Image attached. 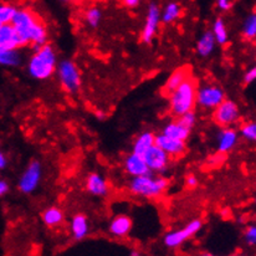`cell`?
<instances>
[{"mask_svg": "<svg viewBox=\"0 0 256 256\" xmlns=\"http://www.w3.org/2000/svg\"><path fill=\"white\" fill-rule=\"evenodd\" d=\"M10 24L16 32L20 46L32 45V48H36L48 42V29L42 19L32 10L26 8L16 9Z\"/></svg>", "mask_w": 256, "mask_h": 256, "instance_id": "cell-1", "label": "cell"}, {"mask_svg": "<svg viewBox=\"0 0 256 256\" xmlns=\"http://www.w3.org/2000/svg\"><path fill=\"white\" fill-rule=\"evenodd\" d=\"M35 52L28 62V72L39 81L48 80L55 74L58 66V55L50 44L34 48Z\"/></svg>", "mask_w": 256, "mask_h": 256, "instance_id": "cell-2", "label": "cell"}, {"mask_svg": "<svg viewBox=\"0 0 256 256\" xmlns=\"http://www.w3.org/2000/svg\"><path fill=\"white\" fill-rule=\"evenodd\" d=\"M170 182L167 178L148 173L144 176H132L128 182V190L130 194L144 199H158L167 192Z\"/></svg>", "mask_w": 256, "mask_h": 256, "instance_id": "cell-3", "label": "cell"}, {"mask_svg": "<svg viewBox=\"0 0 256 256\" xmlns=\"http://www.w3.org/2000/svg\"><path fill=\"white\" fill-rule=\"evenodd\" d=\"M196 81L189 76L180 86L170 94V111L173 116L179 117L189 111H194L196 96Z\"/></svg>", "mask_w": 256, "mask_h": 256, "instance_id": "cell-4", "label": "cell"}, {"mask_svg": "<svg viewBox=\"0 0 256 256\" xmlns=\"http://www.w3.org/2000/svg\"><path fill=\"white\" fill-rule=\"evenodd\" d=\"M56 75L58 82L64 91L70 94H75L81 88V74L76 64L72 60H62L58 62L56 66Z\"/></svg>", "mask_w": 256, "mask_h": 256, "instance_id": "cell-5", "label": "cell"}, {"mask_svg": "<svg viewBox=\"0 0 256 256\" xmlns=\"http://www.w3.org/2000/svg\"><path fill=\"white\" fill-rule=\"evenodd\" d=\"M225 100V92L220 86L212 82L196 86V104L203 110H214Z\"/></svg>", "mask_w": 256, "mask_h": 256, "instance_id": "cell-6", "label": "cell"}, {"mask_svg": "<svg viewBox=\"0 0 256 256\" xmlns=\"http://www.w3.org/2000/svg\"><path fill=\"white\" fill-rule=\"evenodd\" d=\"M202 228H203L202 220L194 219L192 220L190 222H188L186 226L182 228V229L173 230V232H167V234L164 235L163 242H164V245L168 249H176V248L182 246L186 240L193 238L199 230H202Z\"/></svg>", "mask_w": 256, "mask_h": 256, "instance_id": "cell-7", "label": "cell"}, {"mask_svg": "<svg viewBox=\"0 0 256 256\" xmlns=\"http://www.w3.org/2000/svg\"><path fill=\"white\" fill-rule=\"evenodd\" d=\"M213 118L215 124L220 127H232L240 121V110L239 106L232 100H226L218 104L213 110Z\"/></svg>", "mask_w": 256, "mask_h": 256, "instance_id": "cell-8", "label": "cell"}, {"mask_svg": "<svg viewBox=\"0 0 256 256\" xmlns=\"http://www.w3.org/2000/svg\"><path fill=\"white\" fill-rule=\"evenodd\" d=\"M42 163L39 160H32L26 168H25L24 173L22 174L18 183V188L22 193L24 194H32L39 186L40 180H42Z\"/></svg>", "mask_w": 256, "mask_h": 256, "instance_id": "cell-9", "label": "cell"}, {"mask_svg": "<svg viewBox=\"0 0 256 256\" xmlns=\"http://www.w3.org/2000/svg\"><path fill=\"white\" fill-rule=\"evenodd\" d=\"M160 25V8L157 2H150L148 5L146 22L140 32V42L144 44H150L157 35Z\"/></svg>", "mask_w": 256, "mask_h": 256, "instance_id": "cell-10", "label": "cell"}, {"mask_svg": "<svg viewBox=\"0 0 256 256\" xmlns=\"http://www.w3.org/2000/svg\"><path fill=\"white\" fill-rule=\"evenodd\" d=\"M146 163L152 173H164L170 167V157L158 146L153 144L150 150H146L143 154Z\"/></svg>", "mask_w": 256, "mask_h": 256, "instance_id": "cell-11", "label": "cell"}, {"mask_svg": "<svg viewBox=\"0 0 256 256\" xmlns=\"http://www.w3.org/2000/svg\"><path fill=\"white\" fill-rule=\"evenodd\" d=\"M154 144L162 148L170 157H179L186 152V142L184 140H174V138L168 137L163 133L156 134Z\"/></svg>", "mask_w": 256, "mask_h": 256, "instance_id": "cell-12", "label": "cell"}, {"mask_svg": "<svg viewBox=\"0 0 256 256\" xmlns=\"http://www.w3.org/2000/svg\"><path fill=\"white\" fill-rule=\"evenodd\" d=\"M239 142V133L234 127H222L218 134L216 148L219 153H228L235 148Z\"/></svg>", "mask_w": 256, "mask_h": 256, "instance_id": "cell-13", "label": "cell"}, {"mask_svg": "<svg viewBox=\"0 0 256 256\" xmlns=\"http://www.w3.org/2000/svg\"><path fill=\"white\" fill-rule=\"evenodd\" d=\"M124 168L126 173L130 176H144V174L150 173V168H148L147 163H146L143 156L137 154V153L132 152L124 158Z\"/></svg>", "mask_w": 256, "mask_h": 256, "instance_id": "cell-14", "label": "cell"}, {"mask_svg": "<svg viewBox=\"0 0 256 256\" xmlns=\"http://www.w3.org/2000/svg\"><path fill=\"white\" fill-rule=\"evenodd\" d=\"M86 190L91 196L104 198L108 194L110 186L104 176L98 173H91L86 178Z\"/></svg>", "mask_w": 256, "mask_h": 256, "instance_id": "cell-15", "label": "cell"}, {"mask_svg": "<svg viewBox=\"0 0 256 256\" xmlns=\"http://www.w3.org/2000/svg\"><path fill=\"white\" fill-rule=\"evenodd\" d=\"M132 219H130V216H127V215L121 214L117 215V216H114V219L111 220L108 226V232L112 236L121 239V238L127 236V235L130 234V230H132Z\"/></svg>", "mask_w": 256, "mask_h": 256, "instance_id": "cell-16", "label": "cell"}, {"mask_svg": "<svg viewBox=\"0 0 256 256\" xmlns=\"http://www.w3.org/2000/svg\"><path fill=\"white\" fill-rule=\"evenodd\" d=\"M20 46L19 38L12 24H2L0 26V50H16Z\"/></svg>", "mask_w": 256, "mask_h": 256, "instance_id": "cell-17", "label": "cell"}, {"mask_svg": "<svg viewBox=\"0 0 256 256\" xmlns=\"http://www.w3.org/2000/svg\"><path fill=\"white\" fill-rule=\"evenodd\" d=\"M190 75V68H186V66H182V68H176V70L170 74V78H168L167 82H166L164 94L170 96L172 92H173L174 90L178 88V87L180 86Z\"/></svg>", "mask_w": 256, "mask_h": 256, "instance_id": "cell-18", "label": "cell"}, {"mask_svg": "<svg viewBox=\"0 0 256 256\" xmlns=\"http://www.w3.org/2000/svg\"><path fill=\"white\" fill-rule=\"evenodd\" d=\"M70 232L75 240L85 239L90 232V224L86 215L84 214L74 215L70 222Z\"/></svg>", "mask_w": 256, "mask_h": 256, "instance_id": "cell-19", "label": "cell"}, {"mask_svg": "<svg viewBox=\"0 0 256 256\" xmlns=\"http://www.w3.org/2000/svg\"><path fill=\"white\" fill-rule=\"evenodd\" d=\"M190 132L192 130H189L188 127L184 126L178 118L174 120V121L168 122V124L162 128L163 134L168 136V137L170 138H174V140H184V142L189 138Z\"/></svg>", "mask_w": 256, "mask_h": 256, "instance_id": "cell-20", "label": "cell"}, {"mask_svg": "<svg viewBox=\"0 0 256 256\" xmlns=\"http://www.w3.org/2000/svg\"><path fill=\"white\" fill-rule=\"evenodd\" d=\"M215 46H216V42H215L213 32L212 30H208L199 38L198 42H196V52L202 58H209L214 52Z\"/></svg>", "mask_w": 256, "mask_h": 256, "instance_id": "cell-21", "label": "cell"}, {"mask_svg": "<svg viewBox=\"0 0 256 256\" xmlns=\"http://www.w3.org/2000/svg\"><path fill=\"white\" fill-rule=\"evenodd\" d=\"M156 134L150 130H146V132H142L133 142L132 152L137 153V154L143 156L146 153V150H150L153 144H154Z\"/></svg>", "mask_w": 256, "mask_h": 256, "instance_id": "cell-22", "label": "cell"}, {"mask_svg": "<svg viewBox=\"0 0 256 256\" xmlns=\"http://www.w3.org/2000/svg\"><path fill=\"white\" fill-rule=\"evenodd\" d=\"M42 222L48 228H56L61 225L65 220V215L64 212L58 206H50V208L45 209L42 214Z\"/></svg>", "mask_w": 256, "mask_h": 256, "instance_id": "cell-23", "label": "cell"}, {"mask_svg": "<svg viewBox=\"0 0 256 256\" xmlns=\"http://www.w3.org/2000/svg\"><path fill=\"white\" fill-rule=\"evenodd\" d=\"M182 15V6L179 2H170L163 10L160 9V22L164 24H172L176 20H178Z\"/></svg>", "mask_w": 256, "mask_h": 256, "instance_id": "cell-24", "label": "cell"}, {"mask_svg": "<svg viewBox=\"0 0 256 256\" xmlns=\"http://www.w3.org/2000/svg\"><path fill=\"white\" fill-rule=\"evenodd\" d=\"M22 56L16 50H0V66L18 68L22 65Z\"/></svg>", "mask_w": 256, "mask_h": 256, "instance_id": "cell-25", "label": "cell"}, {"mask_svg": "<svg viewBox=\"0 0 256 256\" xmlns=\"http://www.w3.org/2000/svg\"><path fill=\"white\" fill-rule=\"evenodd\" d=\"M212 32H213V36L215 39V42L218 45H225L229 42V34H228L226 25H225L224 19L222 18H218L213 22V28H212Z\"/></svg>", "mask_w": 256, "mask_h": 256, "instance_id": "cell-26", "label": "cell"}, {"mask_svg": "<svg viewBox=\"0 0 256 256\" xmlns=\"http://www.w3.org/2000/svg\"><path fill=\"white\" fill-rule=\"evenodd\" d=\"M84 16H85L86 24L88 25L90 28H92V29H94V28L98 26L100 22H101L102 10L100 9L98 6H96V5H92V6L87 8L85 10Z\"/></svg>", "mask_w": 256, "mask_h": 256, "instance_id": "cell-27", "label": "cell"}, {"mask_svg": "<svg viewBox=\"0 0 256 256\" xmlns=\"http://www.w3.org/2000/svg\"><path fill=\"white\" fill-rule=\"evenodd\" d=\"M242 36L249 42H252L256 36V15L255 12L248 15L242 24Z\"/></svg>", "mask_w": 256, "mask_h": 256, "instance_id": "cell-28", "label": "cell"}, {"mask_svg": "<svg viewBox=\"0 0 256 256\" xmlns=\"http://www.w3.org/2000/svg\"><path fill=\"white\" fill-rule=\"evenodd\" d=\"M18 8L8 2H0V24H10Z\"/></svg>", "mask_w": 256, "mask_h": 256, "instance_id": "cell-29", "label": "cell"}, {"mask_svg": "<svg viewBox=\"0 0 256 256\" xmlns=\"http://www.w3.org/2000/svg\"><path fill=\"white\" fill-rule=\"evenodd\" d=\"M240 134L245 138V140H250V142H255L256 140V124L255 122H246L242 126H240L239 130Z\"/></svg>", "mask_w": 256, "mask_h": 256, "instance_id": "cell-30", "label": "cell"}, {"mask_svg": "<svg viewBox=\"0 0 256 256\" xmlns=\"http://www.w3.org/2000/svg\"><path fill=\"white\" fill-rule=\"evenodd\" d=\"M178 120L184 124V126L188 127L189 130H193L196 124V114L194 111H189L183 114L182 116H179Z\"/></svg>", "mask_w": 256, "mask_h": 256, "instance_id": "cell-31", "label": "cell"}, {"mask_svg": "<svg viewBox=\"0 0 256 256\" xmlns=\"http://www.w3.org/2000/svg\"><path fill=\"white\" fill-rule=\"evenodd\" d=\"M244 239L249 246H254L256 244V226L255 225H250L244 232Z\"/></svg>", "mask_w": 256, "mask_h": 256, "instance_id": "cell-32", "label": "cell"}, {"mask_svg": "<svg viewBox=\"0 0 256 256\" xmlns=\"http://www.w3.org/2000/svg\"><path fill=\"white\" fill-rule=\"evenodd\" d=\"M255 80H256V68L252 66V68H250L249 70L244 74V82L248 84V85H250V84L254 82Z\"/></svg>", "mask_w": 256, "mask_h": 256, "instance_id": "cell-33", "label": "cell"}, {"mask_svg": "<svg viewBox=\"0 0 256 256\" xmlns=\"http://www.w3.org/2000/svg\"><path fill=\"white\" fill-rule=\"evenodd\" d=\"M216 5L222 12H229L232 8V0H216Z\"/></svg>", "mask_w": 256, "mask_h": 256, "instance_id": "cell-34", "label": "cell"}, {"mask_svg": "<svg viewBox=\"0 0 256 256\" xmlns=\"http://www.w3.org/2000/svg\"><path fill=\"white\" fill-rule=\"evenodd\" d=\"M120 2H121L122 5L126 6L127 9H136L137 6H140L142 0H120Z\"/></svg>", "mask_w": 256, "mask_h": 256, "instance_id": "cell-35", "label": "cell"}, {"mask_svg": "<svg viewBox=\"0 0 256 256\" xmlns=\"http://www.w3.org/2000/svg\"><path fill=\"white\" fill-rule=\"evenodd\" d=\"M186 186H189V188H196V186H198L199 180H198V178H196V176H194V174H190V176H186Z\"/></svg>", "mask_w": 256, "mask_h": 256, "instance_id": "cell-36", "label": "cell"}, {"mask_svg": "<svg viewBox=\"0 0 256 256\" xmlns=\"http://www.w3.org/2000/svg\"><path fill=\"white\" fill-rule=\"evenodd\" d=\"M9 192V184L5 180L0 179V196H4Z\"/></svg>", "mask_w": 256, "mask_h": 256, "instance_id": "cell-37", "label": "cell"}, {"mask_svg": "<svg viewBox=\"0 0 256 256\" xmlns=\"http://www.w3.org/2000/svg\"><path fill=\"white\" fill-rule=\"evenodd\" d=\"M8 166V160L5 157V154L2 152H0V170H4L5 167Z\"/></svg>", "mask_w": 256, "mask_h": 256, "instance_id": "cell-38", "label": "cell"}, {"mask_svg": "<svg viewBox=\"0 0 256 256\" xmlns=\"http://www.w3.org/2000/svg\"><path fill=\"white\" fill-rule=\"evenodd\" d=\"M61 2H64V4H70V2H74L75 0H60Z\"/></svg>", "mask_w": 256, "mask_h": 256, "instance_id": "cell-39", "label": "cell"}, {"mask_svg": "<svg viewBox=\"0 0 256 256\" xmlns=\"http://www.w3.org/2000/svg\"><path fill=\"white\" fill-rule=\"evenodd\" d=\"M130 255H133V256H134V255H140V252H133Z\"/></svg>", "mask_w": 256, "mask_h": 256, "instance_id": "cell-40", "label": "cell"}, {"mask_svg": "<svg viewBox=\"0 0 256 256\" xmlns=\"http://www.w3.org/2000/svg\"><path fill=\"white\" fill-rule=\"evenodd\" d=\"M0 26H2V24H0Z\"/></svg>", "mask_w": 256, "mask_h": 256, "instance_id": "cell-41", "label": "cell"}]
</instances>
